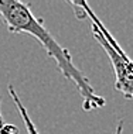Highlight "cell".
<instances>
[{
  "label": "cell",
  "mask_w": 133,
  "mask_h": 134,
  "mask_svg": "<svg viewBox=\"0 0 133 134\" xmlns=\"http://www.w3.org/2000/svg\"><path fill=\"white\" fill-rule=\"evenodd\" d=\"M92 34L95 40L100 44L105 52L108 54L110 59V64L113 66V72H115V88L116 90L123 95V97L126 100H132L133 97V86H132V82H133V65H132V61L126 54H125L123 49H119V48H115L113 45H110L109 42L103 38L102 32L98 30V27L95 24H92Z\"/></svg>",
  "instance_id": "7a4b0ae2"
},
{
  "label": "cell",
  "mask_w": 133,
  "mask_h": 134,
  "mask_svg": "<svg viewBox=\"0 0 133 134\" xmlns=\"http://www.w3.org/2000/svg\"><path fill=\"white\" fill-rule=\"evenodd\" d=\"M9 93H10V96H12L14 104H16L17 111L20 113L21 119H23V121H24V124H26L27 133H28V134H38V130L35 129L33 120H31V117H30V116H28V113H27V109L23 106V103H21V100H20V96L17 95V92H16V89H14L13 85H9Z\"/></svg>",
  "instance_id": "3957f363"
},
{
  "label": "cell",
  "mask_w": 133,
  "mask_h": 134,
  "mask_svg": "<svg viewBox=\"0 0 133 134\" xmlns=\"http://www.w3.org/2000/svg\"><path fill=\"white\" fill-rule=\"evenodd\" d=\"M123 131V120H119L116 124V130H115V134H122Z\"/></svg>",
  "instance_id": "277c9868"
},
{
  "label": "cell",
  "mask_w": 133,
  "mask_h": 134,
  "mask_svg": "<svg viewBox=\"0 0 133 134\" xmlns=\"http://www.w3.org/2000/svg\"><path fill=\"white\" fill-rule=\"evenodd\" d=\"M0 17L10 32L27 34L34 37L42 45L48 57L55 61L62 76L75 85L82 97V107L85 111L105 106V97L95 93L88 76L72 62L70 51L54 38V35L47 30L44 20L35 17L27 3L19 0H0Z\"/></svg>",
  "instance_id": "6da1fadb"
}]
</instances>
